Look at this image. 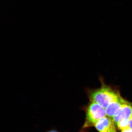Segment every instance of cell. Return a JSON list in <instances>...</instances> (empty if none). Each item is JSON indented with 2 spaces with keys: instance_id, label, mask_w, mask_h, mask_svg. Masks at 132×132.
Instances as JSON below:
<instances>
[{
  "instance_id": "5",
  "label": "cell",
  "mask_w": 132,
  "mask_h": 132,
  "mask_svg": "<svg viewBox=\"0 0 132 132\" xmlns=\"http://www.w3.org/2000/svg\"><path fill=\"white\" fill-rule=\"evenodd\" d=\"M126 100L119 96L116 100L110 103L105 108L106 116L113 120V117L119 111Z\"/></svg>"
},
{
  "instance_id": "8",
  "label": "cell",
  "mask_w": 132,
  "mask_h": 132,
  "mask_svg": "<svg viewBox=\"0 0 132 132\" xmlns=\"http://www.w3.org/2000/svg\"><path fill=\"white\" fill-rule=\"evenodd\" d=\"M129 126L132 129V115L129 120Z\"/></svg>"
},
{
  "instance_id": "6",
  "label": "cell",
  "mask_w": 132,
  "mask_h": 132,
  "mask_svg": "<svg viewBox=\"0 0 132 132\" xmlns=\"http://www.w3.org/2000/svg\"><path fill=\"white\" fill-rule=\"evenodd\" d=\"M117 126L119 129L122 130L129 126V120L123 119L117 123Z\"/></svg>"
},
{
  "instance_id": "7",
  "label": "cell",
  "mask_w": 132,
  "mask_h": 132,
  "mask_svg": "<svg viewBox=\"0 0 132 132\" xmlns=\"http://www.w3.org/2000/svg\"><path fill=\"white\" fill-rule=\"evenodd\" d=\"M121 132H132V129L129 126L127 127L122 130Z\"/></svg>"
},
{
  "instance_id": "3",
  "label": "cell",
  "mask_w": 132,
  "mask_h": 132,
  "mask_svg": "<svg viewBox=\"0 0 132 132\" xmlns=\"http://www.w3.org/2000/svg\"><path fill=\"white\" fill-rule=\"evenodd\" d=\"M132 115V103L127 101L125 102L119 111L113 118L116 125L118 122L123 119L129 120Z\"/></svg>"
},
{
  "instance_id": "9",
  "label": "cell",
  "mask_w": 132,
  "mask_h": 132,
  "mask_svg": "<svg viewBox=\"0 0 132 132\" xmlns=\"http://www.w3.org/2000/svg\"><path fill=\"white\" fill-rule=\"evenodd\" d=\"M47 132H59V131H58L56 130L55 129H52L49 130V131H48Z\"/></svg>"
},
{
  "instance_id": "4",
  "label": "cell",
  "mask_w": 132,
  "mask_h": 132,
  "mask_svg": "<svg viewBox=\"0 0 132 132\" xmlns=\"http://www.w3.org/2000/svg\"><path fill=\"white\" fill-rule=\"evenodd\" d=\"M113 120L107 116L101 119L95 127L100 132H117Z\"/></svg>"
},
{
  "instance_id": "2",
  "label": "cell",
  "mask_w": 132,
  "mask_h": 132,
  "mask_svg": "<svg viewBox=\"0 0 132 132\" xmlns=\"http://www.w3.org/2000/svg\"><path fill=\"white\" fill-rule=\"evenodd\" d=\"M106 116L105 109L95 102H91L87 109L86 120L84 128L95 126L99 120Z\"/></svg>"
},
{
  "instance_id": "1",
  "label": "cell",
  "mask_w": 132,
  "mask_h": 132,
  "mask_svg": "<svg viewBox=\"0 0 132 132\" xmlns=\"http://www.w3.org/2000/svg\"><path fill=\"white\" fill-rule=\"evenodd\" d=\"M120 95L108 87H103L92 92L90 95L91 102H95L105 109Z\"/></svg>"
}]
</instances>
